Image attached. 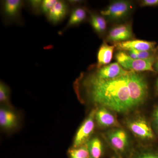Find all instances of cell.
Segmentation results:
<instances>
[{"label":"cell","instance_id":"cell-24","mask_svg":"<svg viewBox=\"0 0 158 158\" xmlns=\"http://www.w3.org/2000/svg\"><path fill=\"white\" fill-rule=\"evenodd\" d=\"M153 125L158 135V106L154 111L152 115Z\"/></svg>","mask_w":158,"mask_h":158},{"label":"cell","instance_id":"cell-6","mask_svg":"<svg viewBox=\"0 0 158 158\" xmlns=\"http://www.w3.org/2000/svg\"><path fill=\"white\" fill-rule=\"evenodd\" d=\"M96 108L91 110L77 131L72 147H80L87 144L92 138L95 129V114Z\"/></svg>","mask_w":158,"mask_h":158},{"label":"cell","instance_id":"cell-3","mask_svg":"<svg viewBox=\"0 0 158 158\" xmlns=\"http://www.w3.org/2000/svg\"><path fill=\"white\" fill-rule=\"evenodd\" d=\"M155 57L146 59H134L121 51H118L115 54L116 62L124 69L137 72L149 71L156 73L153 69Z\"/></svg>","mask_w":158,"mask_h":158},{"label":"cell","instance_id":"cell-19","mask_svg":"<svg viewBox=\"0 0 158 158\" xmlns=\"http://www.w3.org/2000/svg\"><path fill=\"white\" fill-rule=\"evenodd\" d=\"M129 158H158V151L141 149L132 152Z\"/></svg>","mask_w":158,"mask_h":158},{"label":"cell","instance_id":"cell-17","mask_svg":"<svg viewBox=\"0 0 158 158\" xmlns=\"http://www.w3.org/2000/svg\"><path fill=\"white\" fill-rule=\"evenodd\" d=\"M87 148L90 158H102L104 154L102 142L97 136L92 137L87 142Z\"/></svg>","mask_w":158,"mask_h":158},{"label":"cell","instance_id":"cell-14","mask_svg":"<svg viewBox=\"0 0 158 158\" xmlns=\"http://www.w3.org/2000/svg\"><path fill=\"white\" fill-rule=\"evenodd\" d=\"M24 2L21 0H6L3 2V14L9 20H15L19 18Z\"/></svg>","mask_w":158,"mask_h":158},{"label":"cell","instance_id":"cell-13","mask_svg":"<svg viewBox=\"0 0 158 158\" xmlns=\"http://www.w3.org/2000/svg\"><path fill=\"white\" fill-rule=\"evenodd\" d=\"M88 14H89V10L86 7L80 6H75L70 11L68 22L60 34H62L69 28L79 26L84 22L87 19Z\"/></svg>","mask_w":158,"mask_h":158},{"label":"cell","instance_id":"cell-9","mask_svg":"<svg viewBox=\"0 0 158 158\" xmlns=\"http://www.w3.org/2000/svg\"><path fill=\"white\" fill-rule=\"evenodd\" d=\"M12 107V106L1 105L0 126L2 129L6 131L15 129L19 125V115Z\"/></svg>","mask_w":158,"mask_h":158},{"label":"cell","instance_id":"cell-25","mask_svg":"<svg viewBox=\"0 0 158 158\" xmlns=\"http://www.w3.org/2000/svg\"><path fill=\"white\" fill-rule=\"evenodd\" d=\"M153 69L156 73H158V46L157 48L156 52L155 61L154 64Z\"/></svg>","mask_w":158,"mask_h":158},{"label":"cell","instance_id":"cell-12","mask_svg":"<svg viewBox=\"0 0 158 158\" xmlns=\"http://www.w3.org/2000/svg\"><path fill=\"white\" fill-rule=\"evenodd\" d=\"M70 6L68 2L63 1H57L49 13L47 15L48 20L54 25L61 22L65 19L69 13L70 12Z\"/></svg>","mask_w":158,"mask_h":158},{"label":"cell","instance_id":"cell-23","mask_svg":"<svg viewBox=\"0 0 158 158\" xmlns=\"http://www.w3.org/2000/svg\"><path fill=\"white\" fill-rule=\"evenodd\" d=\"M141 7H158V0H142L140 1Z\"/></svg>","mask_w":158,"mask_h":158},{"label":"cell","instance_id":"cell-26","mask_svg":"<svg viewBox=\"0 0 158 158\" xmlns=\"http://www.w3.org/2000/svg\"><path fill=\"white\" fill-rule=\"evenodd\" d=\"M67 2L70 6L73 5L75 6H79L80 4L84 2V1H81V0H72V1H68Z\"/></svg>","mask_w":158,"mask_h":158},{"label":"cell","instance_id":"cell-8","mask_svg":"<svg viewBox=\"0 0 158 158\" xmlns=\"http://www.w3.org/2000/svg\"><path fill=\"white\" fill-rule=\"evenodd\" d=\"M90 70L97 77L102 80H110L118 77L128 73L130 71L125 70L117 62L97 68L95 65L89 66Z\"/></svg>","mask_w":158,"mask_h":158},{"label":"cell","instance_id":"cell-27","mask_svg":"<svg viewBox=\"0 0 158 158\" xmlns=\"http://www.w3.org/2000/svg\"><path fill=\"white\" fill-rule=\"evenodd\" d=\"M156 87H157V89L158 91V78L157 79V81H156Z\"/></svg>","mask_w":158,"mask_h":158},{"label":"cell","instance_id":"cell-10","mask_svg":"<svg viewBox=\"0 0 158 158\" xmlns=\"http://www.w3.org/2000/svg\"><path fill=\"white\" fill-rule=\"evenodd\" d=\"M156 43L155 41H147L141 40H131L115 44V48L118 51H127L136 50L152 51L156 49Z\"/></svg>","mask_w":158,"mask_h":158},{"label":"cell","instance_id":"cell-22","mask_svg":"<svg viewBox=\"0 0 158 158\" xmlns=\"http://www.w3.org/2000/svg\"><path fill=\"white\" fill-rule=\"evenodd\" d=\"M57 0H44L42 1L41 5V12L44 13L46 16L48 15L51 9L56 3Z\"/></svg>","mask_w":158,"mask_h":158},{"label":"cell","instance_id":"cell-20","mask_svg":"<svg viewBox=\"0 0 158 158\" xmlns=\"http://www.w3.org/2000/svg\"><path fill=\"white\" fill-rule=\"evenodd\" d=\"M10 90L9 86L1 81L0 83V102L1 105L11 106L10 103Z\"/></svg>","mask_w":158,"mask_h":158},{"label":"cell","instance_id":"cell-21","mask_svg":"<svg viewBox=\"0 0 158 158\" xmlns=\"http://www.w3.org/2000/svg\"><path fill=\"white\" fill-rule=\"evenodd\" d=\"M42 1L40 0H31L27 1V3L31 11L35 14L38 15L41 13Z\"/></svg>","mask_w":158,"mask_h":158},{"label":"cell","instance_id":"cell-16","mask_svg":"<svg viewBox=\"0 0 158 158\" xmlns=\"http://www.w3.org/2000/svg\"><path fill=\"white\" fill-rule=\"evenodd\" d=\"M89 21L94 32L99 36H103L107 31V22L106 18L101 15L89 11Z\"/></svg>","mask_w":158,"mask_h":158},{"label":"cell","instance_id":"cell-4","mask_svg":"<svg viewBox=\"0 0 158 158\" xmlns=\"http://www.w3.org/2000/svg\"><path fill=\"white\" fill-rule=\"evenodd\" d=\"M133 10V3L131 1H115L102 10L101 14L110 22H120L126 19Z\"/></svg>","mask_w":158,"mask_h":158},{"label":"cell","instance_id":"cell-28","mask_svg":"<svg viewBox=\"0 0 158 158\" xmlns=\"http://www.w3.org/2000/svg\"><path fill=\"white\" fill-rule=\"evenodd\" d=\"M111 158H119L118 156H113Z\"/></svg>","mask_w":158,"mask_h":158},{"label":"cell","instance_id":"cell-1","mask_svg":"<svg viewBox=\"0 0 158 158\" xmlns=\"http://www.w3.org/2000/svg\"><path fill=\"white\" fill-rule=\"evenodd\" d=\"M74 88L80 101L119 113L141 106L149 93L146 75L132 71L116 78L102 80L88 70L76 79Z\"/></svg>","mask_w":158,"mask_h":158},{"label":"cell","instance_id":"cell-15","mask_svg":"<svg viewBox=\"0 0 158 158\" xmlns=\"http://www.w3.org/2000/svg\"><path fill=\"white\" fill-rule=\"evenodd\" d=\"M115 45H110L104 40L99 49L97 54V63L95 66L100 68L109 64L113 58Z\"/></svg>","mask_w":158,"mask_h":158},{"label":"cell","instance_id":"cell-7","mask_svg":"<svg viewBox=\"0 0 158 158\" xmlns=\"http://www.w3.org/2000/svg\"><path fill=\"white\" fill-rule=\"evenodd\" d=\"M132 25L131 22L118 24L113 26L108 32L106 41L113 44L133 40Z\"/></svg>","mask_w":158,"mask_h":158},{"label":"cell","instance_id":"cell-2","mask_svg":"<svg viewBox=\"0 0 158 158\" xmlns=\"http://www.w3.org/2000/svg\"><path fill=\"white\" fill-rule=\"evenodd\" d=\"M105 137L118 158H129L132 151H130L129 138L124 130L113 128L105 134Z\"/></svg>","mask_w":158,"mask_h":158},{"label":"cell","instance_id":"cell-5","mask_svg":"<svg viewBox=\"0 0 158 158\" xmlns=\"http://www.w3.org/2000/svg\"><path fill=\"white\" fill-rule=\"evenodd\" d=\"M126 124L133 135L142 141H150L154 138L150 125L143 116L138 115L129 118Z\"/></svg>","mask_w":158,"mask_h":158},{"label":"cell","instance_id":"cell-18","mask_svg":"<svg viewBox=\"0 0 158 158\" xmlns=\"http://www.w3.org/2000/svg\"><path fill=\"white\" fill-rule=\"evenodd\" d=\"M67 155L69 158H90L86 144L79 147H70Z\"/></svg>","mask_w":158,"mask_h":158},{"label":"cell","instance_id":"cell-11","mask_svg":"<svg viewBox=\"0 0 158 158\" xmlns=\"http://www.w3.org/2000/svg\"><path fill=\"white\" fill-rule=\"evenodd\" d=\"M111 110L104 107L96 108L95 121L100 128L119 127L120 125Z\"/></svg>","mask_w":158,"mask_h":158}]
</instances>
